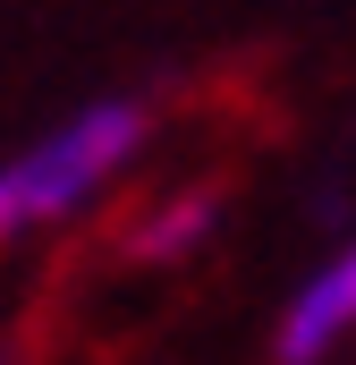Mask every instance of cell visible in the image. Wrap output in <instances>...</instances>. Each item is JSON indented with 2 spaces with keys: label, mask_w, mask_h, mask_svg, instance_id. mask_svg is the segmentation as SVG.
<instances>
[{
  "label": "cell",
  "mask_w": 356,
  "mask_h": 365,
  "mask_svg": "<svg viewBox=\"0 0 356 365\" xmlns=\"http://www.w3.org/2000/svg\"><path fill=\"white\" fill-rule=\"evenodd\" d=\"M0 365H9V357H0Z\"/></svg>",
  "instance_id": "obj_4"
},
{
  "label": "cell",
  "mask_w": 356,
  "mask_h": 365,
  "mask_svg": "<svg viewBox=\"0 0 356 365\" xmlns=\"http://www.w3.org/2000/svg\"><path fill=\"white\" fill-rule=\"evenodd\" d=\"M348 340H356V238L331 247L288 289V306L271 323V365H331Z\"/></svg>",
  "instance_id": "obj_2"
},
{
  "label": "cell",
  "mask_w": 356,
  "mask_h": 365,
  "mask_svg": "<svg viewBox=\"0 0 356 365\" xmlns=\"http://www.w3.org/2000/svg\"><path fill=\"white\" fill-rule=\"evenodd\" d=\"M145 136H153V110L119 93V102H85L51 136H34L26 153H9L0 162V247L68 230L77 212H93L110 187L136 170Z\"/></svg>",
  "instance_id": "obj_1"
},
{
  "label": "cell",
  "mask_w": 356,
  "mask_h": 365,
  "mask_svg": "<svg viewBox=\"0 0 356 365\" xmlns=\"http://www.w3.org/2000/svg\"><path fill=\"white\" fill-rule=\"evenodd\" d=\"M212 230H221V187H212V179H187V187H162L153 204L127 212L119 255H127V264H187V255L212 247Z\"/></svg>",
  "instance_id": "obj_3"
}]
</instances>
